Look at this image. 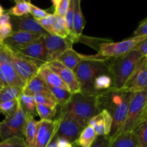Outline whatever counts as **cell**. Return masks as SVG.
<instances>
[{
	"label": "cell",
	"mask_w": 147,
	"mask_h": 147,
	"mask_svg": "<svg viewBox=\"0 0 147 147\" xmlns=\"http://www.w3.org/2000/svg\"><path fill=\"white\" fill-rule=\"evenodd\" d=\"M113 118L106 110L93 116L88 122L89 126H92L96 134V136H106L109 137L111 129Z\"/></svg>",
	"instance_id": "17"
},
{
	"label": "cell",
	"mask_w": 147,
	"mask_h": 147,
	"mask_svg": "<svg viewBox=\"0 0 147 147\" xmlns=\"http://www.w3.org/2000/svg\"><path fill=\"white\" fill-rule=\"evenodd\" d=\"M96 136L93 128L88 125L81 132L76 143L80 147H90L96 139Z\"/></svg>",
	"instance_id": "27"
},
{
	"label": "cell",
	"mask_w": 147,
	"mask_h": 147,
	"mask_svg": "<svg viewBox=\"0 0 147 147\" xmlns=\"http://www.w3.org/2000/svg\"><path fill=\"white\" fill-rule=\"evenodd\" d=\"M73 14H74V0H70L68 9L64 19L67 32L69 33V39L73 43H75L77 42V40L75 36L74 30H73Z\"/></svg>",
	"instance_id": "32"
},
{
	"label": "cell",
	"mask_w": 147,
	"mask_h": 147,
	"mask_svg": "<svg viewBox=\"0 0 147 147\" xmlns=\"http://www.w3.org/2000/svg\"><path fill=\"white\" fill-rule=\"evenodd\" d=\"M147 39V36L132 37L118 42L101 43L98 48V55L106 58H112L125 55L134 50L142 42Z\"/></svg>",
	"instance_id": "6"
},
{
	"label": "cell",
	"mask_w": 147,
	"mask_h": 147,
	"mask_svg": "<svg viewBox=\"0 0 147 147\" xmlns=\"http://www.w3.org/2000/svg\"><path fill=\"white\" fill-rule=\"evenodd\" d=\"M109 147H139L137 139L132 131L121 134L109 143Z\"/></svg>",
	"instance_id": "23"
},
{
	"label": "cell",
	"mask_w": 147,
	"mask_h": 147,
	"mask_svg": "<svg viewBox=\"0 0 147 147\" xmlns=\"http://www.w3.org/2000/svg\"><path fill=\"white\" fill-rule=\"evenodd\" d=\"M134 50H136L138 53H140L142 56H145L147 57V39L144 40L141 43H139Z\"/></svg>",
	"instance_id": "43"
},
{
	"label": "cell",
	"mask_w": 147,
	"mask_h": 147,
	"mask_svg": "<svg viewBox=\"0 0 147 147\" xmlns=\"http://www.w3.org/2000/svg\"><path fill=\"white\" fill-rule=\"evenodd\" d=\"M85 27V20L80 7V0H74V14H73V30L77 42L81 37Z\"/></svg>",
	"instance_id": "22"
},
{
	"label": "cell",
	"mask_w": 147,
	"mask_h": 147,
	"mask_svg": "<svg viewBox=\"0 0 147 147\" xmlns=\"http://www.w3.org/2000/svg\"><path fill=\"white\" fill-rule=\"evenodd\" d=\"M22 94V90L19 88L13 86H7L1 88L0 90V103L17 100Z\"/></svg>",
	"instance_id": "29"
},
{
	"label": "cell",
	"mask_w": 147,
	"mask_h": 147,
	"mask_svg": "<svg viewBox=\"0 0 147 147\" xmlns=\"http://www.w3.org/2000/svg\"><path fill=\"white\" fill-rule=\"evenodd\" d=\"M24 123L25 113L19 103L17 111L0 122V141L14 137H23Z\"/></svg>",
	"instance_id": "5"
},
{
	"label": "cell",
	"mask_w": 147,
	"mask_h": 147,
	"mask_svg": "<svg viewBox=\"0 0 147 147\" xmlns=\"http://www.w3.org/2000/svg\"><path fill=\"white\" fill-rule=\"evenodd\" d=\"M70 1V0H53L52 3L55 8L54 14L65 17L68 9Z\"/></svg>",
	"instance_id": "36"
},
{
	"label": "cell",
	"mask_w": 147,
	"mask_h": 147,
	"mask_svg": "<svg viewBox=\"0 0 147 147\" xmlns=\"http://www.w3.org/2000/svg\"><path fill=\"white\" fill-rule=\"evenodd\" d=\"M73 73L82 94L97 96L93 89V83L99 76L110 75L109 58L101 57L98 54L97 55H90L88 59L83 60L76 66Z\"/></svg>",
	"instance_id": "1"
},
{
	"label": "cell",
	"mask_w": 147,
	"mask_h": 147,
	"mask_svg": "<svg viewBox=\"0 0 147 147\" xmlns=\"http://www.w3.org/2000/svg\"><path fill=\"white\" fill-rule=\"evenodd\" d=\"M37 76H40L45 82L47 84V86H53V87L60 88L64 90H69L67 86L62 81L58 76L54 72L49 69L45 65H42L39 67Z\"/></svg>",
	"instance_id": "20"
},
{
	"label": "cell",
	"mask_w": 147,
	"mask_h": 147,
	"mask_svg": "<svg viewBox=\"0 0 147 147\" xmlns=\"http://www.w3.org/2000/svg\"><path fill=\"white\" fill-rule=\"evenodd\" d=\"M48 87L50 93L53 94L58 106H60V107H63L68 103L73 96V94L69 90L50 86H48Z\"/></svg>",
	"instance_id": "26"
},
{
	"label": "cell",
	"mask_w": 147,
	"mask_h": 147,
	"mask_svg": "<svg viewBox=\"0 0 147 147\" xmlns=\"http://www.w3.org/2000/svg\"><path fill=\"white\" fill-rule=\"evenodd\" d=\"M59 119L40 120L37 122V134L34 147H46L57 133Z\"/></svg>",
	"instance_id": "12"
},
{
	"label": "cell",
	"mask_w": 147,
	"mask_h": 147,
	"mask_svg": "<svg viewBox=\"0 0 147 147\" xmlns=\"http://www.w3.org/2000/svg\"><path fill=\"white\" fill-rule=\"evenodd\" d=\"M146 117H147V104H146V107H145L144 111L143 113H142V117H141L140 120H142V119H144V118H146ZM140 120H139V121H140Z\"/></svg>",
	"instance_id": "47"
},
{
	"label": "cell",
	"mask_w": 147,
	"mask_h": 147,
	"mask_svg": "<svg viewBox=\"0 0 147 147\" xmlns=\"http://www.w3.org/2000/svg\"><path fill=\"white\" fill-rule=\"evenodd\" d=\"M19 103V99L0 103V113L5 117L13 114L17 111Z\"/></svg>",
	"instance_id": "35"
},
{
	"label": "cell",
	"mask_w": 147,
	"mask_h": 147,
	"mask_svg": "<svg viewBox=\"0 0 147 147\" xmlns=\"http://www.w3.org/2000/svg\"><path fill=\"white\" fill-rule=\"evenodd\" d=\"M131 131L137 139L139 147H147V117L139 121Z\"/></svg>",
	"instance_id": "24"
},
{
	"label": "cell",
	"mask_w": 147,
	"mask_h": 147,
	"mask_svg": "<svg viewBox=\"0 0 147 147\" xmlns=\"http://www.w3.org/2000/svg\"><path fill=\"white\" fill-rule=\"evenodd\" d=\"M4 9H3L2 6H1V4H0V17H1V16L2 15V14H4Z\"/></svg>",
	"instance_id": "48"
},
{
	"label": "cell",
	"mask_w": 147,
	"mask_h": 147,
	"mask_svg": "<svg viewBox=\"0 0 147 147\" xmlns=\"http://www.w3.org/2000/svg\"><path fill=\"white\" fill-rule=\"evenodd\" d=\"M10 23L12 27L13 32H29L42 36L49 34L40 26L37 20L28 14L22 17L11 16Z\"/></svg>",
	"instance_id": "15"
},
{
	"label": "cell",
	"mask_w": 147,
	"mask_h": 147,
	"mask_svg": "<svg viewBox=\"0 0 147 147\" xmlns=\"http://www.w3.org/2000/svg\"><path fill=\"white\" fill-rule=\"evenodd\" d=\"M43 37L40 40L29 45L27 47H23L16 51L27 57L30 60L35 62L40 66L48 63V55L45 45L42 40Z\"/></svg>",
	"instance_id": "14"
},
{
	"label": "cell",
	"mask_w": 147,
	"mask_h": 147,
	"mask_svg": "<svg viewBox=\"0 0 147 147\" xmlns=\"http://www.w3.org/2000/svg\"><path fill=\"white\" fill-rule=\"evenodd\" d=\"M42 92L50 91L47 83L37 75L27 81L22 90V93L31 96Z\"/></svg>",
	"instance_id": "21"
},
{
	"label": "cell",
	"mask_w": 147,
	"mask_h": 147,
	"mask_svg": "<svg viewBox=\"0 0 147 147\" xmlns=\"http://www.w3.org/2000/svg\"><path fill=\"white\" fill-rule=\"evenodd\" d=\"M7 48L14 70L24 83L29 81L32 77L37 76L39 67H40L37 63L7 46Z\"/></svg>",
	"instance_id": "8"
},
{
	"label": "cell",
	"mask_w": 147,
	"mask_h": 147,
	"mask_svg": "<svg viewBox=\"0 0 147 147\" xmlns=\"http://www.w3.org/2000/svg\"><path fill=\"white\" fill-rule=\"evenodd\" d=\"M0 88H3V84L1 81V79H0Z\"/></svg>",
	"instance_id": "49"
},
{
	"label": "cell",
	"mask_w": 147,
	"mask_h": 147,
	"mask_svg": "<svg viewBox=\"0 0 147 147\" xmlns=\"http://www.w3.org/2000/svg\"><path fill=\"white\" fill-rule=\"evenodd\" d=\"M57 147H73V144L66 139L57 137Z\"/></svg>",
	"instance_id": "44"
},
{
	"label": "cell",
	"mask_w": 147,
	"mask_h": 147,
	"mask_svg": "<svg viewBox=\"0 0 147 147\" xmlns=\"http://www.w3.org/2000/svg\"><path fill=\"white\" fill-rule=\"evenodd\" d=\"M45 65L60 77L62 81L67 86L72 94L80 93V86L73 70L66 67L57 60H53Z\"/></svg>",
	"instance_id": "13"
},
{
	"label": "cell",
	"mask_w": 147,
	"mask_h": 147,
	"mask_svg": "<svg viewBox=\"0 0 147 147\" xmlns=\"http://www.w3.org/2000/svg\"><path fill=\"white\" fill-rule=\"evenodd\" d=\"M54 14L53 22V28L54 34L61 37L63 38H69V33L66 27L64 17Z\"/></svg>",
	"instance_id": "30"
},
{
	"label": "cell",
	"mask_w": 147,
	"mask_h": 147,
	"mask_svg": "<svg viewBox=\"0 0 147 147\" xmlns=\"http://www.w3.org/2000/svg\"><path fill=\"white\" fill-rule=\"evenodd\" d=\"M13 32L11 23L0 25V44H3L4 40Z\"/></svg>",
	"instance_id": "40"
},
{
	"label": "cell",
	"mask_w": 147,
	"mask_h": 147,
	"mask_svg": "<svg viewBox=\"0 0 147 147\" xmlns=\"http://www.w3.org/2000/svg\"><path fill=\"white\" fill-rule=\"evenodd\" d=\"M58 119L59 125L56 136L66 139L73 144H76L85 128L69 116L60 114Z\"/></svg>",
	"instance_id": "10"
},
{
	"label": "cell",
	"mask_w": 147,
	"mask_h": 147,
	"mask_svg": "<svg viewBox=\"0 0 147 147\" xmlns=\"http://www.w3.org/2000/svg\"><path fill=\"white\" fill-rule=\"evenodd\" d=\"M1 88H0V90H1Z\"/></svg>",
	"instance_id": "50"
},
{
	"label": "cell",
	"mask_w": 147,
	"mask_h": 147,
	"mask_svg": "<svg viewBox=\"0 0 147 147\" xmlns=\"http://www.w3.org/2000/svg\"><path fill=\"white\" fill-rule=\"evenodd\" d=\"M0 79L3 87L13 86L22 90L25 83L17 75L13 67L7 46L0 44Z\"/></svg>",
	"instance_id": "7"
},
{
	"label": "cell",
	"mask_w": 147,
	"mask_h": 147,
	"mask_svg": "<svg viewBox=\"0 0 147 147\" xmlns=\"http://www.w3.org/2000/svg\"><path fill=\"white\" fill-rule=\"evenodd\" d=\"M141 36H147V18L140 23L139 27L134 32L133 37H141Z\"/></svg>",
	"instance_id": "42"
},
{
	"label": "cell",
	"mask_w": 147,
	"mask_h": 147,
	"mask_svg": "<svg viewBox=\"0 0 147 147\" xmlns=\"http://www.w3.org/2000/svg\"><path fill=\"white\" fill-rule=\"evenodd\" d=\"M90 57V55H84L75 51L73 48H70L63 52L57 59L58 62L67 68L73 70L76 66L85 60Z\"/></svg>",
	"instance_id": "18"
},
{
	"label": "cell",
	"mask_w": 147,
	"mask_h": 147,
	"mask_svg": "<svg viewBox=\"0 0 147 147\" xmlns=\"http://www.w3.org/2000/svg\"><path fill=\"white\" fill-rule=\"evenodd\" d=\"M112 85H113V83H112V78L110 75H101L96 78L95 80L93 83V89L96 95H98L102 92L111 88Z\"/></svg>",
	"instance_id": "28"
},
{
	"label": "cell",
	"mask_w": 147,
	"mask_h": 147,
	"mask_svg": "<svg viewBox=\"0 0 147 147\" xmlns=\"http://www.w3.org/2000/svg\"><path fill=\"white\" fill-rule=\"evenodd\" d=\"M43 42L47 51L49 62L56 59L66 50L73 48V42L69 38H63L56 34H47L43 36Z\"/></svg>",
	"instance_id": "11"
},
{
	"label": "cell",
	"mask_w": 147,
	"mask_h": 147,
	"mask_svg": "<svg viewBox=\"0 0 147 147\" xmlns=\"http://www.w3.org/2000/svg\"><path fill=\"white\" fill-rule=\"evenodd\" d=\"M25 113V123H24L23 137L27 147H34V143L37 134V121L30 113Z\"/></svg>",
	"instance_id": "19"
},
{
	"label": "cell",
	"mask_w": 147,
	"mask_h": 147,
	"mask_svg": "<svg viewBox=\"0 0 147 147\" xmlns=\"http://www.w3.org/2000/svg\"><path fill=\"white\" fill-rule=\"evenodd\" d=\"M19 102L24 112L30 113L33 116H38L36 109V103L33 96H28L22 93L19 98Z\"/></svg>",
	"instance_id": "31"
},
{
	"label": "cell",
	"mask_w": 147,
	"mask_h": 147,
	"mask_svg": "<svg viewBox=\"0 0 147 147\" xmlns=\"http://www.w3.org/2000/svg\"><path fill=\"white\" fill-rule=\"evenodd\" d=\"M142 57L136 50H132L125 55L109 58L110 75L112 78V88L121 90L134 70L138 61Z\"/></svg>",
	"instance_id": "3"
},
{
	"label": "cell",
	"mask_w": 147,
	"mask_h": 147,
	"mask_svg": "<svg viewBox=\"0 0 147 147\" xmlns=\"http://www.w3.org/2000/svg\"><path fill=\"white\" fill-rule=\"evenodd\" d=\"M30 14L32 16V17L34 20H39L47 17L50 13L47 12V10L42 9L37 7L34 4H31V5H30Z\"/></svg>",
	"instance_id": "39"
},
{
	"label": "cell",
	"mask_w": 147,
	"mask_h": 147,
	"mask_svg": "<svg viewBox=\"0 0 147 147\" xmlns=\"http://www.w3.org/2000/svg\"><path fill=\"white\" fill-rule=\"evenodd\" d=\"M10 18H11V16L7 14V12H4L0 17V25L10 23Z\"/></svg>",
	"instance_id": "45"
},
{
	"label": "cell",
	"mask_w": 147,
	"mask_h": 147,
	"mask_svg": "<svg viewBox=\"0 0 147 147\" xmlns=\"http://www.w3.org/2000/svg\"><path fill=\"white\" fill-rule=\"evenodd\" d=\"M109 139L106 136H97L90 147H109Z\"/></svg>",
	"instance_id": "41"
},
{
	"label": "cell",
	"mask_w": 147,
	"mask_h": 147,
	"mask_svg": "<svg viewBox=\"0 0 147 147\" xmlns=\"http://www.w3.org/2000/svg\"><path fill=\"white\" fill-rule=\"evenodd\" d=\"M15 5L7 10V13L13 17H22L30 14L31 1L24 0H15Z\"/></svg>",
	"instance_id": "25"
},
{
	"label": "cell",
	"mask_w": 147,
	"mask_h": 147,
	"mask_svg": "<svg viewBox=\"0 0 147 147\" xmlns=\"http://www.w3.org/2000/svg\"><path fill=\"white\" fill-rule=\"evenodd\" d=\"M42 37V35L29 32H13L11 35L4 40V44L12 50H18L40 40Z\"/></svg>",
	"instance_id": "16"
},
{
	"label": "cell",
	"mask_w": 147,
	"mask_h": 147,
	"mask_svg": "<svg viewBox=\"0 0 147 147\" xmlns=\"http://www.w3.org/2000/svg\"><path fill=\"white\" fill-rule=\"evenodd\" d=\"M0 147H27L23 137H14L0 142Z\"/></svg>",
	"instance_id": "37"
},
{
	"label": "cell",
	"mask_w": 147,
	"mask_h": 147,
	"mask_svg": "<svg viewBox=\"0 0 147 147\" xmlns=\"http://www.w3.org/2000/svg\"><path fill=\"white\" fill-rule=\"evenodd\" d=\"M100 113L96 96H88L81 93L73 94L70 101L60 107V114L69 116L83 128H86L93 116Z\"/></svg>",
	"instance_id": "2"
},
{
	"label": "cell",
	"mask_w": 147,
	"mask_h": 147,
	"mask_svg": "<svg viewBox=\"0 0 147 147\" xmlns=\"http://www.w3.org/2000/svg\"><path fill=\"white\" fill-rule=\"evenodd\" d=\"M36 109L41 120H53L57 113V109H52L38 103H36Z\"/></svg>",
	"instance_id": "34"
},
{
	"label": "cell",
	"mask_w": 147,
	"mask_h": 147,
	"mask_svg": "<svg viewBox=\"0 0 147 147\" xmlns=\"http://www.w3.org/2000/svg\"><path fill=\"white\" fill-rule=\"evenodd\" d=\"M147 88V57L142 56L126 81L123 90L137 93Z\"/></svg>",
	"instance_id": "9"
},
{
	"label": "cell",
	"mask_w": 147,
	"mask_h": 147,
	"mask_svg": "<svg viewBox=\"0 0 147 147\" xmlns=\"http://www.w3.org/2000/svg\"><path fill=\"white\" fill-rule=\"evenodd\" d=\"M57 136H56L55 134V136L53 137V139H52L51 142L47 144V146L46 147H57Z\"/></svg>",
	"instance_id": "46"
},
{
	"label": "cell",
	"mask_w": 147,
	"mask_h": 147,
	"mask_svg": "<svg viewBox=\"0 0 147 147\" xmlns=\"http://www.w3.org/2000/svg\"><path fill=\"white\" fill-rule=\"evenodd\" d=\"M146 104L147 88L142 90V91L134 93L131 100L130 104H129L127 117L116 136L111 140H113L115 137H116L118 135L121 134L130 132L133 130L136 123L140 120Z\"/></svg>",
	"instance_id": "4"
},
{
	"label": "cell",
	"mask_w": 147,
	"mask_h": 147,
	"mask_svg": "<svg viewBox=\"0 0 147 147\" xmlns=\"http://www.w3.org/2000/svg\"><path fill=\"white\" fill-rule=\"evenodd\" d=\"M53 17H54V14H50L47 17H45V18L37 20V22L40 24V26H41L47 33L51 34H54V31H53Z\"/></svg>",
	"instance_id": "38"
},
{
	"label": "cell",
	"mask_w": 147,
	"mask_h": 147,
	"mask_svg": "<svg viewBox=\"0 0 147 147\" xmlns=\"http://www.w3.org/2000/svg\"><path fill=\"white\" fill-rule=\"evenodd\" d=\"M33 98L36 103L43 105L52 109H57V103L50 92H42L34 95Z\"/></svg>",
	"instance_id": "33"
}]
</instances>
